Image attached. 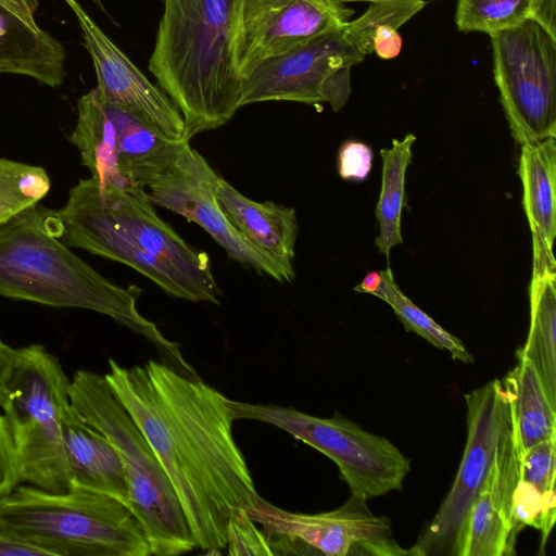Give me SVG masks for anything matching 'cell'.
Segmentation results:
<instances>
[{"mask_svg":"<svg viewBox=\"0 0 556 556\" xmlns=\"http://www.w3.org/2000/svg\"><path fill=\"white\" fill-rule=\"evenodd\" d=\"M0 521L46 556H151L127 505L77 486L52 493L18 484L0 500Z\"/></svg>","mask_w":556,"mask_h":556,"instance_id":"4","label":"cell"},{"mask_svg":"<svg viewBox=\"0 0 556 556\" xmlns=\"http://www.w3.org/2000/svg\"><path fill=\"white\" fill-rule=\"evenodd\" d=\"M93 3H96L102 11L105 12L104 5L102 4L101 0H91Z\"/></svg>","mask_w":556,"mask_h":556,"instance_id":"38","label":"cell"},{"mask_svg":"<svg viewBox=\"0 0 556 556\" xmlns=\"http://www.w3.org/2000/svg\"><path fill=\"white\" fill-rule=\"evenodd\" d=\"M105 105L116 130L121 174L130 186L144 189L153 177L176 161L187 141L165 136L126 109Z\"/></svg>","mask_w":556,"mask_h":556,"instance_id":"21","label":"cell"},{"mask_svg":"<svg viewBox=\"0 0 556 556\" xmlns=\"http://www.w3.org/2000/svg\"><path fill=\"white\" fill-rule=\"evenodd\" d=\"M556 438L520 450L515 492L548 506L555 502Z\"/></svg>","mask_w":556,"mask_h":556,"instance_id":"30","label":"cell"},{"mask_svg":"<svg viewBox=\"0 0 556 556\" xmlns=\"http://www.w3.org/2000/svg\"><path fill=\"white\" fill-rule=\"evenodd\" d=\"M529 298V332L516 354L533 365L556 407V265H533Z\"/></svg>","mask_w":556,"mask_h":556,"instance_id":"22","label":"cell"},{"mask_svg":"<svg viewBox=\"0 0 556 556\" xmlns=\"http://www.w3.org/2000/svg\"><path fill=\"white\" fill-rule=\"evenodd\" d=\"M381 271L371 270L368 271L359 285L354 287L356 292L369 293L375 295L381 285Z\"/></svg>","mask_w":556,"mask_h":556,"instance_id":"37","label":"cell"},{"mask_svg":"<svg viewBox=\"0 0 556 556\" xmlns=\"http://www.w3.org/2000/svg\"><path fill=\"white\" fill-rule=\"evenodd\" d=\"M494 81L520 146L556 136V38L529 18L490 36Z\"/></svg>","mask_w":556,"mask_h":556,"instance_id":"8","label":"cell"},{"mask_svg":"<svg viewBox=\"0 0 556 556\" xmlns=\"http://www.w3.org/2000/svg\"><path fill=\"white\" fill-rule=\"evenodd\" d=\"M141 293L135 285L111 282L73 253L58 237L52 210L34 205L0 226V296L103 314L148 340L162 363L199 378L179 344L139 313Z\"/></svg>","mask_w":556,"mask_h":556,"instance_id":"2","label":"cell"},{"mask_svg":"<svg viewBox=\"0 0 556 556\" xmlns=\"http://www.w3.org/2000/svg\"><path fill=\"white\" fill-rule=\"evenodd\" d=\"M415 141V135L407 134L402 140L393 139L391 148L380 150L381 190L376 206L379 235L375 243L387 257L392 248L403 242L401 218L405 204V174L410 164Z\"/></svg>","mask_w":556,"mask_h":556,"instance_id":"26","label":"cell"},{"mask_svg":"<svg viewBox=\"0 0 556 556\" xmlns=\"http://www.w3.org/2000/svg\"><path fill=\"white\" fill-rule=\"evenodd\" d=\"M228 555H274L269 541L245 508L235 510L226 523Z\"/></svg>","mask_w":556,"mask_h":556,"instance_id":"31","label":"cell"},{"mask_svg":"<svg viewBox=\"0 0 556 556\" xmlns=\"http://www.w3.org/2000/svg\"><path fill=\"white\" fill-rule=\"evenodd\" d=\"M520 450L510 412L494 460L466 514L451 556L515 554L519 533L514 526L511 506L518 479Z\"/></svg>","mask_w":556,"mask_h":556,"instance_id":"16","label":"cell"},{"mask_svg":"<svg viewBox=\"0 0 556 556\" xmlns=\"http://www.w3.org/2000/svg\"><path fill=\"white\" fill-rule=\"evenodd\" d=\"M70 139L92 178L104 186L132 188L121 174L115 126L96 88L79 98Z\"/></svg>","mask_w":556,"mask_h":556,"instance_id":"23","label":"cell"},{"mask_svg":"<svg viewBox=\"0 0 556 556\" xmlns=\"http://www.w3.org/2000/svg\"><path fill=\"white\" fill-rule=\"evenodd\" d=\"M46 556L45 553L13 534L0 521V556Z\"/></svg>","mask_w":556,"mask_h":556,"instance_id":"34","label":"cell"},{"mask_svg":"<svg viewBox=\"0 0 556 556\" xmlns=\"http://www.w3.org/2000/svg\"><path fill=\"white\" fill-rule=\"evenodd\" d=\"M150 443L180 503L195 547L226 549V523L258 496L237 445L230 399L200 378L149 359L104 375Z\"/></svg>","mask_w":556,"mask_h":556,"instance_id":"1","label":"cell"},{"mask_svg":"<svg viewBox=\"0 0 556 556\" xmlns=\"http://www.w3.org/2000/svg\"><path fill=\"white\" fill-rule=\"evenodd\" d=\"M163 14L148 68L180 111L184 140L227 124L241 80L229 52L231 0H160Z\"/></svg>","mask_w":556,"mask_h":556,"instance_id":"3","label":"cell"},{"mask_svg":"<svg viewBox=\"0 0 556 556\" xmlns=\"http://www.w3.org/2000/svg\"><path fill=\"white\" fill-rule=\"evenodd\" d=\"M368 8L345 25V37L365 59L375 52L383 60L397 56L402 50L399 29L427 4L425 0H363Z\"/></svg>","mask_w":556,"mask_h":556,"instance_id":"25","label":"cell"},{"mask_svg":"<svg viewBox=\"0 0 556 556\" xmlns=\"http://www.w3.org/2000/svg\"><path fill=\"white\" fill-rule=\"evenodd\" d=\"M516 356L517 365L501 380L520 446L526 450L556 438V407L551 404L533 365Z\"/></svg>","mask_w":556,"mask_h":556,"instance_id":"24","label":"cell"},{"mask_svg":"<svg viewBox=\"0 0 556 556\" xmlns=\"http://www.w3.org/2000/svg\"><path fill=\"white\" fill-rule=\"evenodd\" d=\"M353 14L344 0H231L233 73L241 80L263 61L344 26Z\"/></svg>","mask_w":556,"mask_h":556,"instance_id":"12","label":"cell"},{"mask_svg":"<svg viewBox=\"0 0 556 556\" xmlns=\"http://www.w3.org/2000/svg\"><path fill=\"white\" fill-rule=\"evenodd\" d=\"M64 1L74 12L81 29L84 45L97 75L96 90L101 100L135 113L172 139L184 140V117L167 94L147 78L78 1Z\"/></svg>","mask_w":556,"mask_h":556,"instance_id":"15","label":"cell"},{"mask_svg":"<svg viewBox=\"0 0 556 556\" xmlns=\"http://www.w3.org/2000/svg\"><path fill=\"white\" fill-rule=\"evenodd\" d=\"M531 20L556 38V0H534Z\"/></svg>","mask_w":556,"mask_h":556,"instance_id":"35","label":"cell"},{"mask_svg":"<svg viewBox=\"0 0 556 556\" xmlns=\"http://www.w3.org/2000/svg\"><path fill=\"white\" fill-rule=\"evenodd\" d=\"M50 187L51 181L45 168L0 159V226L37 205Z\"/></svg>","mask_w":556,"mask_h":556,"instance_id":"28","label":"cell"},{"mask_svg":"<svg viewBox=\"0 0 556 556\" xmlns=\"http://www.w3.org/2000/svg\"><path fill=\"white\" fill-rule=\"evenodd\" d=\"M68 396L80 418L117 450L127 478L129 508L147 535L151 555L177 556L197 548L169 479L105 376L76 371Z\"/></svg>","mask_w":556,"mask_h":556,"instance_id":"5","label":"cell"},{"mask_svg":"<svg viewBox=\"0 0 556 556\" xmlns=\"http://www.w3.org/2000/svg\"><path fill=\"white\" fill-rule=\"evenodd\" d=\"M345 25L255 66L241 79L239 106L291 101L340 111L351 94V70L364 60L346 39Z\"/></svg>","mask_w":556,"mask_h":556,"instance_id":"10","label":"cell"},{"mask_svg":"<svg viewBox=\"0 0 556 556\" xmlns=\"http://www.w3.org/2000/svg\"><path fill=\"white\" fill-rule=\"evenodd\" d=\"M367 501L351 495L339 508L316 514L291 513L260 495L245 508L266 534L274 555L324 554L328 556H403L392 536L391 520L376 516Z\"/></svg>","mask_w":556,"mask_h":556,"instance_id":"9","label":"cell"},{"mask_svg":"<svg viewBox=\"0 0 556 556\" xmlns=\"http://www.w3.org/2000/svg\"><path fill=\"white\" fill-rule=\"evenodd\" d=\"M518 175L522 204L532 233L533 262L555 263L556 141L548 138L521 146Z\"/></svg>","mask_w":556,"mask_h":556,"instance_id":"20","label":"cell"},{"mask_svg":"<svg viewBox=\"0 0 556 556\" xmlns=\"http://www.w3.org/2000/svg\"><path fill=\"white\" fill-rule=\"evenodd\" d=\"M217 201L235 228L283 268L294 271L299 223L295 210L273 201L249 199L219 176Z\"/></svg>","mask_w":556,"mask_h":556,"instance_id":"18","label":"cell"},{"mask_svg":"<svg viewBox=\"0 0 556 556\" xmlns=\"http://www.w3.org/2000/svg\"><path fill=\"white\" fill-rule=\"evenodd\" d=\"M70 380L58 358L39 344L16 350L1 409L15 452L20 483L52 493L71 491L63 420Z\"/></svg>","mask_w":556,"mask_h":556,"instance_id":"6","label":"cell"},{"mask_svg":"<svg viewBox=\"0 0 556 556\" xmlns=\"http://www.w3.org/2000/svg\"><path fill=\"white\" fill-rule=\"evenodd\" d=\"M20 484L13 441L0 412V500Z\"/></svg>","mask_w":556,"mask_h":556,"instance_id":"33","label":"cell"},{"mask_svg":"<svg viewBox=\"0 0 556 556\" xmlns=\"http://www.w3.org/2000/svg\"><path fill=\"white\" fill-rule=\"evenodd\" d=\"M218 178L206 159L187 141L176 161L153 177L144 190L153 206L199 225L232 261L278 282H292L295 271L258 250L229 222L216 198Z\"/></svg>","mask_w":556,"mask_h":556,"instance_id":"13","label":"cell"},{"mask_svg":"<svg viewBox=\"0 0 556 556\" xmlns=\"http://www.w3.org/2000/svg\"><path fill=\"white\" fill-rule=\"evenodd\" d=\"M467 440L455 480L434 517L422 529L410 556L451 555L466 514L494 460L509 418V401L501 379L465 394Z\"/></svg>","mask_w":556,"mask_h":556,"instance_id":"11","label":"cell"},{"mask_svg":"<svg viewBox=\"0 0 556 556\" xmlns=\"http://www.w3.org/2000/svg\"><path fill=\"white\" fill-rule=\"evenodd\" d=\"M235 419L273 425L338 466L351 495L368 501L402 489L410 460L388 439L342 416L316 417L294 408L230 400Z\"/></svg>","mask_w":556,"mask_h":556,"instance_id":"7","label":"cell"},{"mask_svg":"<svg viewBox=\"0 0 556 556\" xmlns=\"http://www.w3.org/2000/svg\"><path fill=\"white\" fill-rule=\"evenodd\" d=\"M77 185L144 252L176 270L194 289L200 302L219 304L222 290L207 253L191 247L159 217L143 188L104 186L92 177Z\"/></svg>","mask_w":556,"mask_h":556,"instance_id":"14","label":"cell"},{"mask_svg":"<svg viewBox=\"0 0 556 556\" xmlns=\"http://www.w3.org/2000/svg\"><path fill=\"white\" fill-rule=\"evenodd\" d=\"M372 151L364 142L345 141L338 153V173L344 180L364 181L372 167Z\"/></svg>","mask_w":556,"mask_h":556,"instance_id":"32","label":"cell"},{"mask_svg":"<svg viewBox=\"0 0 556 556\" xmlns=\"http://www.w3.org/2000/svg\"><path fill=\"white\" fill-rule=\"evenodd\" d=\"M380 271L382 280L375 296L383 300L393 308L407 331L417 333L438 349L448 351L454 359L463 363L473 361L471 353L458 338L447 332L403 294L390 267Z\"/></svg>","mask_w":556,"mask_h":556,"instance_id":"27","label":"cell"},{"mask_svg":"<svg viewBox=\"0 0 556 556\" xmlns=\"http://www.w3.org/2000/svg\"><path fill=\"white\" fill-rule=\"evenodd\" d=\"M16 349L0 339V407L7 394L9 380L14 367Z\"/></svg>","mask_w":556,"mask_h":556,"instance_id":"36","label":"cell"},{"mask_svg":"<svg viewBox=\"0 0 556 556\" xmlns=\"http://www.w3.org/2000/svg\"><path fill=\"white\" fill-rule=\"evenodd\" d=\"M62 432L71 486L110 495L129 507L125 469L110 440L85 422L72 404Z\"/></svg>","mask_w":556,"mask_h":556,"instance_id":"19","label":"cell"},{"mask_svg":"<svg viewBox=\"0 0 556 556\" xmlns=\"http://www.w3.org/2000/svg\"><path fill=\"white\" fill-rule=\"evenodd\" d=\"M534 0H457L455 23L463 33L493 35L531 18Z\"/></svg>","mask_w":556,"mask_h":556,"instance_id":"29","label":"cell"},{"mask_svg":"<svg viewBox=\"0 0 556 556\" xmlns=\"http://www.w3.org/2000/svg\"><path fill=\"white\" fill-rule=\"evenodd\" d=\"M38 0H0V74L30 77L52 88L65 79L63 45L36 20Z\"/></svg>","mask_w":556,"mask_h":556,"instance_id":"17","label":"cell"}]
</instances>
